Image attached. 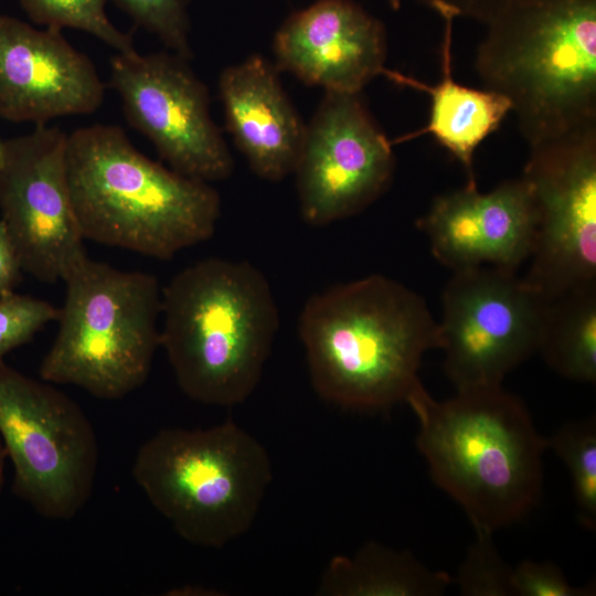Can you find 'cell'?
<instances>
[{
    "label": "cell",
    "mask_w": 596,
    "mask_h": 596,
    "mask_svg": "<svg viewBox=\"0 0 596 596\" xmlns=\"http://www.w3.org/2000/svg\"><path fill=\"white\" fill-rule=\"evenodd\" d=\"M387 3L393 10L396 11L401 8L402 0H387Z\"/></svg>",
    "instance_id": "f546056e"
},
{
    "label": "cell",
    "mask_w": 596,
    "mask_h": 596,
    "mask_svg": "<svg viewBox=\"0 0 596 596\" xmlns=\"http://www.w3.org/2000/svg\"><path fill=\"white\" fill-rule=\"evenodd\" d=\"M432 8L450 10L456 18L464 17L487 24L505 0H417Z\"/></svg>",
    "instance_id": "83f0119b"
},
{
    "label": "cell",
    "mask_w": 596,
    "mask_h": 596,
    "mask_svg": "<svg viewBox=\"0 0 596 596\" xmlns=\"http://www.w3.org/2000/svg\"><path fill=\"white\" fill-rule=\"evenodd\" d=\"M108 0H20L26 15L39 25L62 31L86 32L118 53H134L130 34L119 30L107 15Z\"/></svg>",
    "instance_id": "7402d4cb"
},
{
    "label": "cell",
    "mask_w": 596,
    "mask_h": 596,
    "mask_svg": "<svg viewBox=\"0 0 596 596\" xmlns=\"http://www.w3.org/2000/svg\"><path fill=\"white\" fill-rule=\"evenodd\" d=\"M405 402L417 417L416 446L432 479L462 508L475 532L493 534L536 504L549 445L521 398L496 385L438 401L419 381Z\"/></svg>",
    "instance_id": "7a4b0ae2"
},
{
    "label": "cell",
    "mask_w": 596,
    "mask_h": 596,
    "mask_svg": "<svg viewBox=\"0 0 596 596\" xmlns=\"http://www.w3.org/2000/svg\"><path fill=\"white\" fill-rule=\"evenodd\" d=\"M273 52L278 71L307 85L361 93L385 70L386 30L353 0H316L280 24Z\"/></svg>",
    "instance_id": "2e32d148"
},
{
    "label": "cell",
    "mask_w": 596,
    "mask_h": 596,
    "mask_svg": "<svg viewBox=\"0 0 596 596\" xmlns=\"http://www.w3.org/2000/svg\"><path fill=\"white\" fill-rule=\"evenodd\" d=\"M22 273L15 244L6 223L0 220V296L14 291Z\"/></svg>",
    "instance_id": "4316f807"
},
{
    "label": "cell",
    "mask_w": 596,
    "mask_h": 596,
    "mask_svg": "<svg viewBox=\"0 0 596 596\" xmlns=\"http://www.w3.org/2000/svg\"><path fill=\"white\" fill-rule=\"evenodd\" d=\"M392 146L360 93L326 92L294 170L304 221L328 225L376 201L394 175Z\"/></svg>",
    "instance_id": "4fadbf2b"
},
{
    "label": "cell",
    "mask_w": 596,
    "mask_h": 596,
    "mask_svg": "<svg viewBox=\"0 0 596 596\" xmlns=\"http://www.w3.org/2000/svg\"><path fill=\"white\" fill-rule=\"evenodd\" d=\"M547 439L567 467L579 522L596 530V421L595 416L563 424Z\"/></svg>",
    "instance_id": "44dd1931"
},
{
    "label": "cell",
    "mask_w": 596,
    "mask_h": 596,
    "mask_svg": "<svg viewBox=\"0 0 596 596\" xmlns=\"http://www.w3.org/2000/svg\"><path fill=\"white\" fill-rule=\"evenodd\" d=\"M60 308L28 295L0 296V361L28 343L47 323L57 321Z\"/></svg>",
    "instance_id": "d4e9b609"
},
{
    "label": "cell",
    "mask_w": 596,
    "mask_h": 596,
    "mask_svg": "<svg viewBox=\"0 0 596 596\" xmlns=\"http://www.w3.org/2000/svg\"><path fill=\"white\" fill-rule=\"evenodd\" d=\"M513 596H588L592 587H574L551 562L525 560L512 568Z\"/></svg>",
    "instance_id": "484cf974"
},
{
    "label": "cell",
    "mask_w": 596,
    "mask_h": 596,
    "mask_svg": "<svg viewBox=\"0 0 596 596\" xmlns=\"http://www.w3.org/2000/svg\"><path fill=\"white\" fill-rule=\"evenodd\" d=\"M67 134L34 126L3 140L0 211L23 272L54 283L87 256L74 211L66 168Z\"/></svg>",
    "instance_id": "7c38bea8"
},
{
    "label": "cell",
    "mask_w": 596,
    "mask_h": 596,
    "mask_svg": "<svg viewBox=\"0 0 596 596\" xmlns=\"http://www.w3.org/2000/svg\"><path fill=\"white\" fill-rule=\"evenodd\" d=\"M549 305L517 272L493 266L454 272L441 296L438 349L456 390L502 385L539 352Z\"/></svg>",
    "instance_id": "9c48e42d"
},
{
    "label": "cell",
    "mask_w": 596,
    "mask_h": 596,
    "mask_svg": "<svg viewBox=\"0 0 596 596\" xmlns=\"http://www.w3.org/2000/svg\"><path fill=\"white\" fill-rule=\"evenodd\" d=\"M161 315L160 347L188 397L233 406L253 393L279 327L272 287L257 267L200 260L163 289Z\"/></svg>",
    "instance_id": "277c9868"
},
{
    "label": "cell",
    "mask_w": 596,
    "mask_h": 596,
    "mask_svg": "<svg viewBox=\"0 0 596 596\" xmlns=\"http://www.w3.org/2000/svg\"><path fill=\"white\" fill-rule=\"evenodd\" d=\"M66 168L85 240L166 260L214 234L219 192L151 160L118 126L67 135Z\"/></svg>",
    "instance_id": "3957f363"
},
{
    "label": "cell",
    "mask_w": 596,
    "mask_h": 596,
    "mask_svg": "<svg viewBox=\"0 0 596 596\" xmlns=\"http://www.w3.org/2000/svg\"><path fill=\"white\" fill-rule=\"evenodd\" d=\"M446 572L432 570L407 551L369 542L353 556H334L318 592L330 596H437L453 584Z\"/></svg>",
    "instance_id": "d6986e66"
},
{
    "label": "cell",
    "mask_w": 596,
    "mask_h": 596,
    "mask_svg": "<svg viewBox=\"0 0 596 596\" xmlns=\"http://www.w3.org/2000/svg\"><path fill=\"white\" fill-rule=\"evenodd\" d=\"M63 281L58 331L40 365L41 380L123 398L147 381L160 347L158 279L86 257Z\"/></svg>",
    "instance_id": "52a82bcc"
},
{
    "label": "cell",
    "mask_w": 596,
    "mask_h": 596,
    "mask_svg": "<svg viewBox=\"0 0 596 596\" xmlns=\"http://www.w3.org/2000/svg\"><path fill=\"white\" fill-rule=\"evenodd\" d=\"M538 224L523 277L547 299L596 284V127L530 146Z\"/></svg>",
    "instance_id": "30bf717a"
},
{
    "label": "cell",
    "mask_w": 596,
    "mask_h": 596,
    "mask_svg": "<svg viewBox=\"0 0 596 596\" xmlns=\"http://www.w3.org/2000/svg\"><path fill=\"white\" fill-rule=\"evenodd\" d=\"M217 88L226 129L252 171L272 182L294 173L307 125L283 88L277 67L253 54L225 67Z\"/></svg>",
    "instance_id": "e0dca14e"
},
{
    "label": "cell",
    "mask_w": 596,
    "mask_h": 596,
    "mask_svg": "<svg viewBox=\"0 0 596 596\" xmlns=\"http://www.w3.org/2000/svg\"><path fill=\"white\" fill-rule=\"evenodd\" d=\"M493 534L476 532V539L453 578L465 596H513L512 568L499 554Z\"/></svg>",
    "instance_id": "cb8c5ba5"
},
{
    "label": "cell",
    "mask_w": 596,
    "mask_h": 596,
    "mask_svg": "<svg viewBox=\"0 0 596 596\" xmlns=\"http://www.w3.org/2000/svg\"><path fill=\"white\" fill-rule=\"evenodd\" d=\"M298 330L317 394L358 411L405 402L424 354L439 345L425 299L379 274L311 296Z\"/></svg>",
    "instance_id": "6da1fadb"
},
{
    "label": "cell",
    "mask_w": 596,
    "mask_h": 596,
    "mask_svg": "<svg viewBox=\"0 0 596 596\" xmlns=\"http://www.w3.org/2000/svg\"><path fill=\"white\" fill-rule=\"evenodd\" d=\"M444 22L440 47V79L429 85L397 72L384 70L382 75L397 84L426 93L430 97L427 124L398 140L405 141L423 135L433 136L465 168L467 182H475L473 156L479 145L496 131L512 104L504 95L488 88L478 89L455 81L453 74V26L455 14L444 8L435 10Z\"/></svg>",
    "instance_id": "ac0fdd59"
},
{
    "label": "cell",
    "mask_w": 596,
    "mask_h": 596,
    "mask_svg": "<svg viewBox=\"0 0 596 596\" xmlns=\"http://www.w3.org/2000/svg\"><path fill=\"white\" fill-rule=\"evenodd\" d=\"M486 25L476 70L529 146L596 127V0H505Z\"/></svg>",
    "instance_id": "5b68a950"
},
{
    "label": "cell",
    "mask_w": 596,
    "mask_h": 596,
    "mask_svg": "<svg viewBox=\"0 0 596 596\" xmlns=\"http://www.w3.org/2000/svg\"><path fill=\"white\" fill-rule=\"evenodd\" d=\"M2 152H3V140L0 138V162L2 159Z\"/></svg>",
    "instance_id": "4dcf8cb0"
},
{
    "label": "cell",
    "mask_w": 596,
    "mask_h": 596,
    "mask_svg": "<svg viewBox=\"0 0 596 596\" xmlns=\"http://www.w3.org/2000/svg\"><path fill=\"white\" fill-rule=\"evenodd\" d=\"M538 215L526 180H507L481 193L466 182L438 195L417 221L433 256L453 273L493 266L517 272L532 254Z\"/></svg>",
    "instance_id": "9a60e30c"
},
{
    "label": "cell",
    "mask_w": 596,
    "mask_h": 596,
    "mask_svg": "<svg viewBox=\"0 0 596 596\" xmlns=\"http://www.w3.org/2000/svg\"><path fill=\"white\" fill-rule=\"evenodd\" d=\"M132 476L182 539L222 547L252 526L273 472L265 447L227 421L159 430L138 449Z\"/></svg>",
    "instance_id": "8992f818"
},
{
    "label": "cell",
    "mask_w": 596,
    "mask_h": 596,
    "mask_svg": "<svg viewBox=\"0 0 596 596\" xmlns=\"http://www.w3.org/2000/svg\"><path fill=\"white\" fill-rule=\"evenodd\" d=\"M0 438L13 465L12 491L39 514L74 518L89 500L98 466L94 427L46 381L0 361Z\"/></svg>",
    "instance_id": "ba28073f"
},
{
    "label": "cell",
    "mask_w": 596,
    "mask_h": 596,
    "mask_svg": "<svg viewBox=\"0 0 596 596\" xmlns=\"http://www.w3.org/2000/svg\"><path fill=\"white\" fill-rule=\"evenodd\" d=\"M7 457L8 456H7L4 446H3L2 440L0 438V493H1V490H2V487H3V481H4V460H6Z\"/></svg>",
    "instance_id": "f1b7e54d"
},
{
    "label": "cell",
    "mask_w": 596,
    "mask_h": 596,
    "mask_svg": "<svg viewBox=\"0 0 596 596\" xmlns=\"http://www.w3.org/2000/svg\"><path fill=\"white\" fill-rule=\"evenodd\" d=\"M135 24L156 35L166 47L188 60L191 0H113Z\"/></svg>",
    "instance_id": "603a6c76"
},
{
    "label": "cell",
    "mask_w": 596,
    "mask_h": 596,
    "mask_svg": "<svg viewBox=\"0 0 596 596\" xmlns=\"http://www.w3.org/2000/svg\"><path fill=\"white\" fill-rule=\"evenodd\" d=\"M109 85L127 121L169 168L207 183L232 174L234 161L211 116L209 91L188 58L171 51L117 52Z\"/></svg>",
    "instance_id": "8fae6325"
},
{
    "label": "cell",
    "mask_w": 596,
    "mask_h": 596,
    "mask_svg": "<svg viewBox=\"0 0 596 596\" xmlns=\"http://www.w3.org/2000/svg\"><path fill=\"white\" fill-rule=\"evenodd\" d=\"M105 84L92 62L62 31L0 15V117L47 125L89 115L104 103Z\"/></svg>",
    "instance_id": "5bb4252c"
},
{
    "label": "cell",
    "mask_w": 596,
    "mask_h": 596,
    "mask_svg": "<svg viewBox=\"0 0 596 596\" xmlns=\"http://www.w3.org/2000/svg\"><path fill=\"white\" fill-rule=\"evenodd\" d=\"M539 353L572 381H596V284L550 299Z\"/></svg>",
    "instance_id": "ffe728a7"
}]
</instances>
